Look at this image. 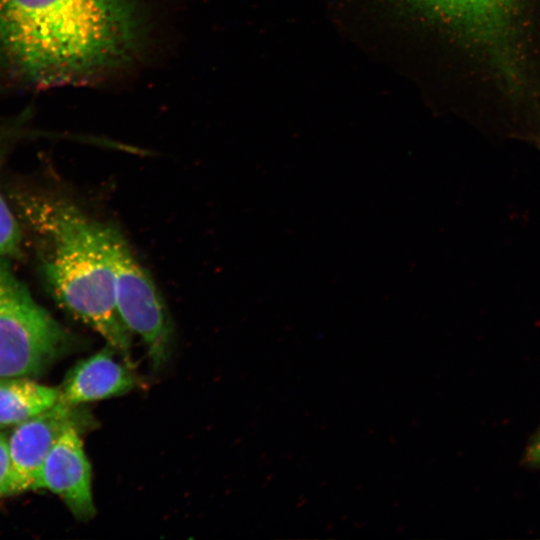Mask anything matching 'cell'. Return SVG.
Instances as JSON below:
<instances>
[{"label":"cell","mask_w":540,"mask_h":540,"mask_svg":"<svg viewBox=\"0 0 540 540\" xmlns=\"http://www.w3.org/2000/svg\"><path fill=\"white\" fill-rule=\"evenodd\" d=\"M133 0H0V53L39 87L124 63L139 44Z\"/></svg>","instance_id":"1"},{"label":"cell","mask_w":540,"mask_h":540,"mask_svg":"<svg viewBox=\"0 0 540 540\" xmlns=\"http://www.w3.org/2000/svg\"><path fill=\"white\" fill-rule=\"evenodd\" d=\"M15 212L35 244L44 281L61 308L99 333L132 367L131 333L116 304L114 275L101 221L72 201L18 193Z\"/></svg>","instance_id":"2"},{"label":"cell","mask_w":540,"mask_h":540,"mask_svg":"<svg viewBox=\"0 0 540 540\" xmlns=\"http://www.w3.org/2000/svg\"><path fill=\"white\" fill-rule=\"evenodd\" d=\"M0 257V378L42 374L71 342Z\"/></svg>","instance_id":"3"},{"label":"cell","mask_w":540,"mask_h":540,"mask_svg":"<svg viewBox=\"0 0 540 540\" xmlns=\"http://www.w3.org/2000/svg\"><path fill=\"white\" fill-rule=\"evenodd\" d=\"M101 233L113 270L118 315L128 331L142 339L157 371L167 363L173 343V325L165 303L121 231L101 221Z\"/></svg>","instance_id":"4"},{"label":"cell","mask_w":540,"mask_h":540,"mask_svg":"<svg viewBox=\"0 0 540 540\" xmlns=\"http://www.w3.org/2000/svg\"><path fill=\"white\" fill-rule=\"evenodd\" d=\"M93 417L78 406L58 401L48 410L18 424L8 438L10 474L4 496L33 490L51 448L71 425L93 427Z\"/></svg>","instance_id":"5"},{"label":"cell","mask_w":540,"mask_h":540,"mask_svg":"<svg viewBox=\"0 0 540 540\" xmlns=\"http://www.w3.org/2000/svg\"><path fill=\"white\" fill-rule=\"evenodd\" d=\"M79 425L67 427L45 459L33 490L58 495L79 520L95 515L91 488V466L83 448Z\"/></svg>","instance_id":"6"},{"label":"cell","mask_w":540,"mask_h":540,"mask_svg":"<svg viewBox=\"0 0 540 540\" xmlns=\"http://www.w3.org/2000/svg\"><path fill=\"white\" fill-rule=\"evenodd\" d=\"M456 24L484 48H502L510 38L521 0H417Z\"/></svg>","instance_id":"7"},{"label":"cell","mask_w":540,"mask_h":540,"mask_svg":"<svg viewBox=\"0 0 540 540\" xmlns=\"http://www.w3.org/2000/svg\"><path fill=\"white\" fill-rule=\"evenodd\" d=\"M116 351L107 345L101 351L80 361L67 375L60 388L59 401L79 406L128 393L136 379L130 366L116 361Z\"/></svg>","instance_id":"8"},{"label":"cell","mask_w":540,"mask_h":540,"mask_svg":"<svg viewBox=\"0 0 540 540\" xmlns=\"http://www.w3.org/2000/svg\"><path fill=\"white\" fill-rule=\"evenodd\" d=\"M60 389L28 377L0 378V426H16L54 406Z\"/></svg>","instance_id":"9"},{"label":"cell","mask_w":540,"mask_h":540,"mask_svg":"<svg viewBox=\"0 0 540 540\" xmlns=\"http://www.w3.org/2000/svg\"><path fill=\"white\" fill-rule=\"evenodd\" d=\"M5 132L0 133V171L5 150ZM4 198L0 187V257L17 258L21 255L22 225L21 222Z\"/></svg>","instance_id":"10"},{"label":"cell","mask_w":540,"mask_h":540,"mask_svg":"<svg viewBox=\"0 0 540 540\" xmlns=\"http://www.w3.org/2000/svg\"><path fill=\"white\" fill-rule=\"evenodd\" d=\"M10 474V454L8 438L0 433V497H4Z\"/></svg>","instance_id":"11"},{"label":"cell","mask_w":540,"mask_h":540,"mask_svg":"<svg viewBox=\"0 0 540 540\" xmlns=\"http://www.w3.org/2000/svg\"><path fill=\"white\" fill-rule=\"evenodd\" d=\"M525 460L530 465L540 466V429L527 447Z\"/></svg>","instance_id":"12"}]
</instances>
